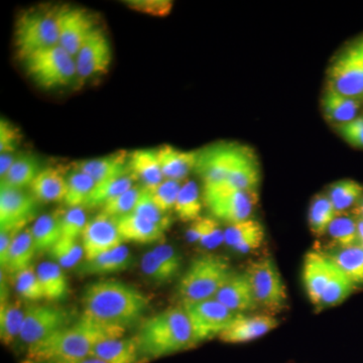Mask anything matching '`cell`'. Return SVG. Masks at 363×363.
Masks as SVG:
<instances>
[{
  "label": "cell",
  "instance_id": "cell-1",
  "mask_svg": "<svg viewBox=\"0 0 363 363\" xmlns=\"http://www.w3.org/2000/svg\"><path fill=\"white\" fill-rule=\"evenodd\" d=\"M125 329L98 322L82 315L70 326L52 334L26 350V359L61 362L90 357L98 344L123 337Z\"/></svg>",
  "mask_w": 363,
  "mask_h": 363
},
{
  "label": "cell",
  "instance_id": "cell-2",
  "mask_svg": "<svg viewBox=\"0 0 363 363\" xmlns=\"http://www.w3.org/2000/svg\"><path fill=\"white\" fill-rule=\"evenodd\" d=\"M149 303L135 286L112 279L90 284L82 295L83 315L124 329L142 318Z\"/></svg>",
  "mask_w": 363,
  "mask_h": 363
},
{
  "label": "cell",
  "instance_id": "cell-3",
  "mask_svg": "<svg viewBox=\"0 0 363 363\" xmlns=\"http://www.w3.org/2000/svg\"><path fill=\"white\" fill-rule=\"evenodd\" d=\"M140 357L157 359L196 345L194 334L184 308H171L143 324L135 336Z\"/></svg>",
  "mask_w": 363,
  "mask_h": 363
},
{
  "label": "cell",
  "instance_id": "cell-4",
  "mask_svg": "<svg viewBox=\"0 0 363 363\" xmlns=\"http://www.w3.org/2000/svg\"><path fill=\"white\" fill-rule=\"evenodd\" d=\"M233 274L228 262L222 257H198L179 281L178 297L183 306L214 298Z\"/></svg>",
  "mask_w": 363,
  "mask_h": 363
},
{
  "label": "cell",
  "instance_id": "cell-5",
  "mask_svg": "<svg viewBox=\"0 0 363 363\" xmlns=\"http://www.w3.org/2000/svg\"><path fill=\"white\" fill-rule=\"evenodd\" d=\"M14 48L23 61L35 52L59 45L57 9H32L21 13L13 33Z\"/></svg>",
  "mask_w": 363,
  "mask_h": 363
},
{
  "label": "cell",
  "instance_id": "cell-6",
  "mask_svg": "<svg viewBox=\"0 0 363 363\" xmlns=\"http://www.w3.org/2000/svg\"><path fill=\"white\" fill-rule=\"evenodd\" d=\"M23 63L28 77L43 89L66 87L77 77L75 58L59 45L30 55Z\"/></svg>",
  "mask_w": 363,
  "mask_h": 363
},
{
  "label": "cell",
  "instance_id": "cell-7",
  "mask_svg": "<svg viewBox=\"0 0 363 363\" xmlns=\"http://www.w3.org/2000/svg\"><path fill=\"white\" fill-rule=\"evenodd\" d=\"M252 156H255L253 150L240 143H213L198 150L195 171L201 177L204 186L222 183L234 169Z\"/></svg>",
  "mask_w": 363,
  "mask_h": 363
},
{
  "label": "cell",
  "instance_id": "cell-8",
  "mask_svg": "<svg viewBox=\"0 0 363 363\" xmlns=\"http://www.w3.org/2000/svg\"><path fill=\"white\" fill-rule=\"evenodd\" d=\"M202 198L214 217L230 224L250 219L259 200L257 192L238 190L226 182L205 185Z\"/></svg>",
  "mask_w": 363,
  "mask_h": 363
},
{
  "label": "cell",
  "instance_id": "cell-9",
  "mask_svg": "<svg viewBox=\"0 0 363 363\" xmlns=\"http://www.w3.org/2000/svg\"><path fill=\"white\" fill-rule=\"evenodd\" d=\"M245 274L257 306L272 312H279L286 308L288 294L285 283L271 257L252 262Z\"/></svg>",
  "mask_w": 363,
  "mask_h": 363
},
{
  "label": "cell",
  "instance_id": "cell-10",
  "mask_svg": "<svg viewBox=\"0 0 363 363\" xmlns=\"http://www.w3.org/2000/svg\"><path fill=\"white\" fill-rule=\"evenodd\" d=\"M72 313L65 308L50 305H30L25 309L20 339L30 346L45 340L72 323Z\"/></svg>",
  "mask_w": 363,
  "mask_h": 363
},
{
  "label": "cell",
  "instance_id": "cell-11",
  "mask_svg": "<svg viewBox=\"0 0 363 363\" xmlns=\"http://www.w3.org/2000/svg\"><path fill=\"white\" fill-rule=\"evenodd\" d=\"M187 313L196 344L220 336L240 315L231 311L215 298L183 306Z\"/></svg>",
  "mask_w": 363,
  "mask_h": 363
},
{
  "label": "cell",
  "instance_id": "cell-12",
  "mask_svg": "<svg viewBox=\"0 0 363 363\" xmlns=\"http://www.w3.org/2000/svg\"><path fill=\"white\" fill-rule=\"evenodd\" d=\"M326 87L343 96H363V58L353 45L332 61Z\"/></svg>",
  "mask_w": 363,
  "mask_h": 363
},
{
  "label": "cell",
  "instance_id": "cell-13",
  "mask_svg": "<svg viewBox=\"0 0 363 363\" xmlns=\"http://www.w3.org/2000/svg\"><path fill=\"white\" fill-rule=\"evenodd\" d=\"M57 23L59 45L74 58L98 28L92 14L80 7L71 6L57 9Z\"/></svg>",
  "mask_w": 363,
  "mask_h": 363
},
{
  "label": "cell",
  "instance_id": "cell-14",
  "mask_svg": "<svg viewBox=\"0 0 363 363\" xmlns=\"http://www.w3.org/2000/svg\"><path fill=\"white\" fill-rule=\"evenodd\" d=\"M38 200L23 189L0 186V231L21 233L38 213Z\"/></svg>",
  "mask_w": 363,
  "mask_h": 363
},
{
  "label": "cell",
  "instance_id": "cell-15",
  "mask_svg": "<svg viewBox=\"0 0 363 363\" xmlns=\"http://www.w3.org/2000/svg\"><path fill=\"white\" fill-rule=\"evenodd\" d=\"M81 238L86 260L116 250L121 247L124 241L119 233L116 219L104 213L98 214L87 222Z\"/></svg>",
  "mask_w": 363,
  "mask_h": 363
},
{
  "label": "cell",
  "instance_id": "cell-16",
  "mask_svg": "<svg viewBox=\"0 0 363 363\" xmlns=\"http://www.w3.org/2000/svg\"><path fill=\"white\" fill-rule=\"evenodd\" d=\"M112 60L111 45L104 30L98 28L75 57L77 77L84 81L108 70Z\"/></svg>",
  "mask_w": 363,
  "mask_h": 363
},
{
  "label": "cell",
  "instance_id": "cell-17",
  "mask_svg": "<svg viewBox=\"0 0 363 363\" xmlns=\"http://www.w3.org/2000/svg\"><path fill=\"white\" fill-rule=\"evenodd\" d=\"M278 319L271 315H240L222 332L219 338L225 343L238 344L250 342L262 337L278 327Z\"/></svg>",
  "mask_w": 363,
  "mask_h": 363
},
{
  "label": "cell",
  "instance_id": "cell-18",
  "mask_svg": "<svg viewBox=\"0 0 363 363\" xmlns=\"http://www.w3.org/2000/svg\"><path fill=\"white\" fill-rule=\"evenodd\" d=\"M332 262L323 252H311L306 255L303 279L306 293L313 305L318 308L331 276Z\"/></svg>",
  "mask_w": 363,
  "mask_h": 363
},
{
  "label": "cell",
  "instance_id": "cell-19",
  "mask_svg": "<svg viewBox=\"0 0 363 363\" xmlns=\"http://www.w3.org/2000/svg\"><path fill=\"white\" fill-rule=\"evenodd\" d=\"M128 160H130L128 152L125 150H118L108 156L76 162L74 164V169L83 172L86 175L89 176L96 185L102 182L130 173Z\"/></svg>",
  "mask_w": 363,
  "mask_h": 363
},
{
  "label": "cell",
  "instance_id": "cell-20",
  "mask_svg": "<svg viewBox=\"0 0 363 363\" xmlns=\"http://www.w3.org/2000/svg\"><path fill=\"white\" fill-rule=\"evenodd\" d=\"M214 298L238 314L252 311L257 307L245 274H233Z\"/></svg>",
  "mask_w": 363,
  "mask_h": 363
},
{
  "label": "cell",
  "instance_id": "cell-21",
  "mask_svg": "<svg viewBox=\"0 0 363 363\" xmlns=\"http://www.w3.org/2000/svg\"><path fill=\"white\" fill-rule=\"evenodd\" d=\"M264 240V227L252 218L230 224L224 230V243L242 255L257 250Z\"/></svg>",
  "mask_w": 363,
  "mask_h": 363
},
{
  "label": "cell",
  "instance_id": "cell-22",
  "mask_svg": "<svg viewBox=\"0 0 363 363\" xmlns=\"http://www.w3.org/2000/svg\"><path fill=\"white\" fill-rule=\"evenodd\" d=\"M157 157L164 178L181 182L195 169L198 150L186 152L164 145L157 149Z\"/></svg>",
  "mask_w": 363,
  "mask_h": 363
},
{
  "label": "cell",
  "instance_id": "cell-23",
  "mask_svg": "<svg viewBox=\"0 0 363 363\" xmlns=\"http://www.w3.org/2000/svg\"><path fill=\"white\" fill-rule=\"evenodd\" d=\"M133 257L128 247H121L104 253L95 259L86 260L79 264L76 272L81 276H104L116 274L130 269Z\"/></svg>",
  "mask_w": 363,
  "mask_h": 363
},
{
  "label": "cell",
  "instance_id": "cell-24",
  "mask_svg": "<svg viewBox=\"0 0 363 363\" xmlns=\"http://www.w3.org/2000/svg\"><path fill=\"white\" fill-rule=\"evenodd\" d=\"M130 173L136 180L142 181L143 186L152 190L164 181V175L160 166L157 149H140L130 152L128 160Z\"/></svg>",
  "mask_w": 363,
  "mask_h": 363
},
{
  "label": "cell",
  "instance_id": "cell-25",
  "mask_svg": "<svg viewBox=\"0 0 363 363\" xmlns=\"http://www.w3.org/2000/svg\"><path fill=\"white\" fill-rule=\"evenodd\" d=\"M123 240L138 243H152L164 238L166 229L135 213L116 219Z\"/></svg>",
  "mask_w": 363,
  "mask_h": 363
},
{
  "label": "cell",
  "instance_id": "cell-26",
  "mask_svg": "<svg viewBox=\"0 0 363 363\" xmlns=\"http://www.w3.org/2000/svg\"><path fill=\"white\" fill-rule=\"evenodd\" d=\"M35 248L33 247L30 229H23L14 238L6 259L0 262L1 271L9 276H16L21 272L32 267Z\"/></svg>",
  "mask_w": 363,
  "mask_h": 363
},
{
  "label": "cell",
  "instance_id": "cell-27",
  "mask_svg": "<svg viewBox=\"0 0 363 363\" xmlns=\"http://www.w3.org/2000/svg\"><path fill=\"white\" fill-rule=\"evenodd\" d=\"M322 108L327 121L338 128L357 118L360 102L358 98L343 96L326 87L322 97Z\"/></svg>",
  "mask_w": 363,
  "mask_h": 363
},
{
  "label": "cell",
  "instance_id": "cell-28",
  "mask_svg": "<svg viewBox=\"0 0 363 363\" xmlns=\"http://www.w3.org/2000/svg\"><path fill=\"white\" fill-rule=\"evenodd\" d=\"M30 187L38 201H64L67 193V177L61 169L49 167L40 172Z\"/></svg>",
  "mask_w": 363,
  "mask_h": 363
},
{
  "label": "cell",
  "instance_id": "cell-29",
  "mask_svg": "<svg viewBox=\"0 0 363 363\" xmlns=\"http://www.w3.org/2000/svg\"><path fill=\"white\" fill-rule=\"evenodd\" d=\"M91 357L104 363H140L138 339L116 338L98 344Z\"/></svg>",
  "mask_w": 363,
  "mask_h": 363
},
{
  "label": "cell",
  "instance_id": "cell-30",
  "mask_svg": "<svg viewBox=\"0 0 363 363\" xmlns=\"http://www.w3.org/2000/svg\"><path fill=\"white\" fill-rule=\"evenodd\" d=\"M42 169L40 159L35 155H18L6 175L2 177L0 186L25 189L32 185L33 180L37 178Z\"/></svg>",
  "mask_w": 363,
  "mask_h": 363
},
{
  "label": "cell",
  "instance_id": "cell-31",
  "mask_svg": "<svg viewBox=\"0 0 363 363\" xmlns=\"http://www.w3.org/2000/svg\"><path fill=\"white\" fill-rule=\"evenodd\" d=\"M350 279L354 286L363 285V247L362 245L348 247H333L323 252Z\"/></svg>",
  "mask_w": 363,
  "mask_h": 363
},
{
  "label": "cell",
  "instance_id": "cell-32",
  "mask_svg": "<svg viewBox=\"0 0 363 363\" xmlns=\"http://www.w3.org/2000/svg\"><path fill=\"white\" fill-rule=\"evenodd\" d=\"M62 215L45 214L40 216L30 227L33 247L37 252H49L62 238Z\"/></svg>",
  "mask_w": 363,
  "mask_h": 363
},
{
  "label": "cell",
  "instance_id": "cell-33",
  "mask_svg": "<svg viewBox=\"0 0 363 363\" xmlns=\"http://www.w3.org/2000/svg\"><path fill=\"white\" fill-rule=\"evenodd\" d=\"M38 278L49 301L63 300L68 294V281L62 267L56 262H43L37 269Z\"/></svg>",
  "mask_w": 363,
  "mask_h": 363
},
{
  "label": "cell",
  "instance_id": "cell-34",
  "mask_svg": "<svg viewBox=\"0 0 363 363\" xmlns=\"http://www.w3.org/2000/svg\"><path fill=\"white\" fill-rule=\"evenodd\" d=\"M135 181L138 180L133 174L128 173L126 175L96 184L86 201L84 207H104L107 202L133 188Z\"/></svg>",
  "mask_w": 363,
  "mask_h": 363
},
{
  "label": "cell",
  "instance_id": "cell-35",
  "mask_svg": "<svg viewBox=\"0 0 363 363\" xmlns=\"http://www.w3.org/2000/svg\"><path fill=\"white\" fill-rule=\"evenodd\" d=\"M354 288V284L350 279L332 262L330 279L322 296L321 302L318 306V311L341 304L350 297Z\"/></svg>",
  "mask_w": 363,
  "mask_h": 363
},
{
  "label": "cell",
  "instance_id": "cell-36",
  "mask_svg": "<svg viewBox=\"0 0 363 363\" xmlns=\"http://www.w3.org/2000/svg\"><path fill=\"white\" fill-rule=\"evenodd\" d=\"M186 235L189 242H199L207 250H214L224 242V230L218 222L209 217H200L192 222Z\"/></svg>",
  "mask_w": 363,
  "mask_h": 363
},
{
  "label": "cell",
  "instance_id": "cell-37",
  "mask_svg": "<svg viewBox=\"0 0 363 363\" xmlns=\"http://www.w3.org/2000/svg\"><path fill=\"white\" fill-rule=\"evenodd\" d=\"M25 310L20 303L9 302L0 304V338L4 345H11L20 338Z\"/></svg>",
  "mask_w": 363,
  "mask_h": 363
},
{
  "label": "cell",
  "instance_id": "cell-38",
  "mask_svg": "<svg viewBox=\"0 0 363 363\" xmlns=\"http://www.w3.org/2000/svg\"><path fill=\"white\" fill-rule=\"evenodd\" d=\"M203 207V198L194 181H188L181 187L177 198L175 210L177 216L184 222H194L199 219Z\"/></svg>",
  "mask_w": 363,
  "mask_h": 363
},
{
  "label": "cell",
  "instance_id": "cell-39",
  "mask_svg": "<svg viewBox=\"0 0 363 363\" xmlns=\"http://www.w3.org/2000/svg\"><path fill=\"white\" fill-rule=\"evenodd\" d=\"M326 194L328 195L336 214L345 213L350 208L357 206L363 195V187L355 181L341 180L329 186Z\"/></svg>",
  "mask_w": 363,
  "mask_h": 363
},
{
  "label": "cell",
  "instance_id": "cell-40",
  "mask_svg": "<svg viewBox=\"0 0 363 363\" xmlns=\"http://www.w3.org/2000/svg\"><path fill=\"white\" fill-rule=\"evenodd\" d=\"M333 205L326 193H319L313 198L310 204L308 222L310 230L316 236H322L327 233L331 222L336 217Z\"/></svg>",
  "mask_w": 363,
  "mask_h": 363
},
{
  "label": "cell",
  "instance_id": "cell-41",
  "mask_svg": "<svg viewBox=\"0 0 363 363\" xmlns=\"http://www.w3.org/2000/svg\"><path fill=\"white\" fill-rule=\"evenodd\" d=\"M327 233L333 241L334 247H348L359 245L357 217L354 214H348L345 212L336 215Z\"/></svg>",
  "mask_w": 363,
  "mask_h": 363
},
{
  "label": "cell",
  "instance_id": "cell-42",
  "mask_svg": "<svg viewBox=\"0 0 363 363\" xmlns=\"http://www.w3.org/2000/svg\"><path fill=\"white\" fill-rule=\"evenodd\" d=\"M95 182L83 172L74 169L67 176V193L64 202L70 208L84 207L94 188Z\"/></svg>",
  "mask_w": 363,
  "mask_h": 363
},
{
  "label": "cell",
  "instance_id": "cell-43",
  "mask_svg": "<svg viewBox=\"0 0 363 363\" xmlns=\"http://www.w3.org/2000/svg\"><path fill=\"white\" fill-rule=\"evenodd\" d=\"M225 182L238 190L257 192L260 183V172L255 155L234 169Z\"/></svg>",
  "mask_w": 363,
  "mask_h": 363
},
{
  "label": "cell",
  "instance_id": "cell-44",
  "mask_svg": "<svg viewBox=\"0 0 363 363\" xmlns=\"http://www.w3.org/2000/svg\"><path fill=\"white\" fill-rule=\"evenodd\" d=\"M49 255L60 267L69 269L80 264L81 259L84 257V250L82 245H79L77 240L62 238L49 250Z\"/></svg>",
  "mask_w": 363,
  "mask_h": 363
},
{
  "label": "cell",
  "instance_id": "cell-45",
  "mask_svg": "<svg viewBox=\"0 0 363 363\" xmlns=\"http://www.w3.org/2000/svg\"><path fill=\"white\" fill-rule=\"evenodd\" d=\"M143 186H133L130 190L123 193L102 207L101 213L111 218L117 219L125 215L133 213L136 202L142 194Z\"/></svg>",
  "mask_w": 363,
  "mask_h": 363
},
{
  "label": "cell",
  "instance_id": "cell-46",
  "mask_svg": "<svg viewBox=\"0 0 363 363\" xmlns=\"http://www.w3.org/2000/svg\"><path fill=\"white\" fill-rule=\"evenodd\" d=\"M133 213L142 216L147 220L154 222V223L159 224V225L164 227L166 230H168L169 226L172 225L171 217L168 214L164 213L157 207V205L152 201L150 191L145 187H143L142 194L136 202Z\"/></svg>",
  "mask_w": 363,
  "mask_h": 363
},
{
  "label": "cell",
  "instance_id": "cell-47",
  "mask_svg": "<svg viewBox=\"0 0 363 363\" xmlns=\"http://www.w3.org/2000/svg\"><path fill=\"white\" fill-rule=\"evenodd\" d=\"M14 279H16V291L21 298L30 302L45 298L44 291L38 278L37 272L33 271L32 267L14 276Z\"/></svg>",
  "mask_w": 363,
  "mask_h": 363
},
{
  "label": "cell",
  "instance_id": "cell-48",
  "mask_svg": "<svg viewBox=\"0 0 363 363\" xmlns=\"http://www.w3.org/2000/svg\"><path fill=\"white\" fill-rule=\"evenodd\" d=\"M181 187L180 182L164 179L157 187L149 191L157 207L164 213L168 214L175 208Z\"/></svg>",
  "mask_w": 363,
  "mask_h": 363
},
{
  "label": "cell",
  "instance_id": "cell-49",
  "mask_svg": "<svg viewBox=\"0 0 363 363\" xmlns=\"http://www.w3.org/2000/svg\"><path fill=\"white\" fill-rule=\"evenodd\" d=\"M62 233L63 238L77 240L82 236L87 220L82 207L70 208L68 211L62 215Z\"/></svg>",
  "mask_w": 363,
  "mask_h": 363
},
{
  "label": "cell",
  "instance_id": "cell-50",
  "mask_svg": "<svg viewBox=\"0 0 363 363\" xmlns=\"http://www.w3.org/2000/svg\"><path fill=\"white\" fill-rule=\"evenodd\" d=\"M160 264L164 267V271L173 279L178 276L182 266V257L180 253L177 252L175 247L172 245L162 243L152 250Z\"/></svg>",
  "mask_w": 363,
  "mask_h": 363
},
{
  "label": "cell",
  "instance_id": "cell-51",
  "mask_svg": "<svg viewBox=\"0 0 363 363\" xmlns=\"http://www.w3.org/2000/svg\"><path fill=\"white\" fill-rule=\"evenodd\" d=\"M124 4L133 11L157 18L168 16L174 6L173 1L169 0H126Z\"/></svg>",
  "mask_w": 363,
  "mask_h": 363
},
{
  "label": "cell",
  "instance_id": "cell-52",
  "mask_svg": "<svg viewBox=\"0 0 363 363\" xmlns=\"http://www.w3.org/2000/svg\"><path fill=\"white\" fill-rule=\"evenodd\" d=\"M21 143L20 128L9 123L6 118L0 121V152L13 154Z\"/></svg>",
  "mask_w": 363,
  "mask_h": 363
},
{
  "label": "cell",
  "instance_id": "cell-53",
  "mask_svg": "<svg viewBox=\"0 0 363 363\" xmlns=\"http://www.w3.org/2000/svg\"><path fill=\"white\" fill-rule=\"evenodd\" d=\"M140 267H142L143 274H145V278L149 279L150 281L157 285H162V284L171 281L169 274L160 264L152 250L145 253L142 262H140Z\"/></svg>",
  "mask_w": 363,
  "mask_h": 363
},
{
  "label": "cell",
  "instance_id": "cell-54",
  "mask_svg": "<svg viewBox=\"0 0 363 363\" xmlns=\"http://www.w3.org/2000/svg\"><path fill=\"white\" fill-rule=\"evenodd\" d=\"M337 130L346 142L363 149V117H357L350 123L338 126Z\"/></svg>",
  "mask_w": 363,
  "mask_h": 363
},
{
  "label": "cell",
  "instance_id": "cell-55",
  "mask_svg": "<svg viewBox=\"0 0 363 363\" xmlns=\"http://www.w3.org/2000/svg\"><path fill=\"white\" fill-rule=\"evenodd\" d=\"M16 157L18 156L13 154H1V157H0V176L1 178L6 175L7 172L16 162Z\"/></svg>",
  "mask_w": 363,
  "mask_h": 363
},
{
  "label": "cell",
  "instance_id": "cell-56",
  "mask_svg": "<svg viewBox=\"0 0 363 363\" xmlns=\"http://www.w3.org/2000/svg\"><path fill=\"white\" fill-rule=\"evenodd\" d=\"M21 363H104L101 360L93 357L82 358L76 360H61V362H37V360L25 359Z\"/></svg>",
  "mask_w": 363,
  "mask_h": 363
},
{
  "label": "cell",
  "instance_id": "cell-57",
  "mask_svg": "<svg viewBox=\"0 0 363 363\" xmlns=\"http://www.w3.org/2000/svg\"><path fill=\"white\" fill-rule=\"evenodd\" d=\"M353 214H354L355 216L363 219V195L362 196V198H360L359 201H358L357 206H355V210L353 211Z\"/></svg>",
  "mask_w": 363,
  "mask_h": 363
},
{
  "label": "cell",
  "instance_id": "cell-58",
  "mask_svg": "<svg viewBox=\"0 0 363 363\" xmlns=\"http://www.w3.org/2000/svg\"><path fill=\"white\" fill-rule=\"evenodd\" d=\"M354 47V49L357 50L358 52H359L360 56L363 58V38L362 40H358L357 43H355L354 45H352Z\"/></svg>",
  "mask_w": 363,
  "mask_h": 363
},
{
  "label": "cell",
  "instance_id": "cell-59",
  "mask_svg": "<svg viewBox=\"0 0 363 363\" xmlns=\"http://www.w3.org/2000/svg\"><path fill=\"white\" fill-rule=\"evenodd\" d=\"M362 247H363V243H362Z\"/></svg>",
  "mask_w": 363,
  "mask_h": 363
}]
</instances>
